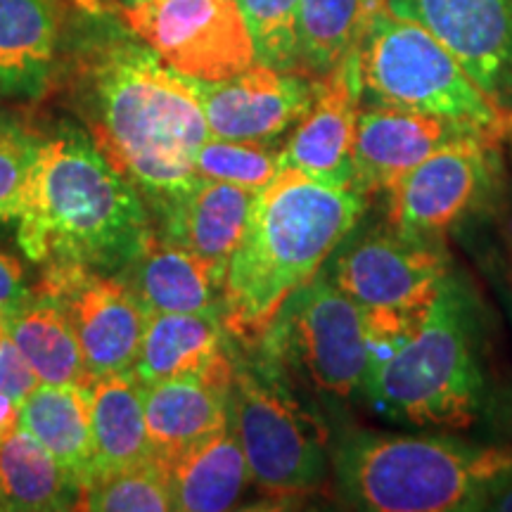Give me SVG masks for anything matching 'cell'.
<instances>
[{
  "instance_id": "cell-1",
  "label": "cell",
  "mask_w": 512,
  "mask_h": 512,
  "mask_svg": "<svg viewBox=\"0 0 512 512\" xmlns=\"http://www.w3.org/2000/svg\"><path fill=\"white\" fill-rule=\"evenodd\" d=\"M74 112L114 169L157 211L200 181L195 155L209 138L195 83L128 36L91 15L72 24L60 79Z\"/></svg>"
},
{
  "instance_id": "cell-2",
  "label": "cell",
  "mask_w": 512,
  "mask_h": 512,
  "mask_svg": "<svg viewBox=\"0 0 512 512\" xmlns=\"http://www.w3.org/2000/svg\"><path fill=\"white\" fill-rule=\"evenodd\" d=\"M17 242L41 266L119 273L155 238L136 185L81 126H60L38 147L17 216Z\"/></svg>"
},
{
  "instance_id": "cell-3",
  "label": "cell",
  "mask_w": 512,
  "mask_h": 512,
  "mask_svg": "<svg viewBox=\"0 0 512 512\" xmlns=\"http://www.w3.org/2000/svg\"><path fill=\"white\" fill-rule=\"evenodd\" d=\"M368 207L370 197L354 185L280 169L256 192L245 235L228 261L221 318L230 339L256 347L285 299L323 268Z\"/></svg>"
},
{
  "instance_id": "cell-4",
  "label": "cell",
  "mask_w": 512,
  "mask_h": 512,
  "mask_svg": "<svg viewBox=\"0 0 512 512\" xmlns=\"http://www.w3.org/2000/svg\"><path fill=\"white\" fill-rule=\"evenodd\" d=\"M339 503L368 512L484 510L512 451L441 434L349 430L330 451Z\"/></svg>"
},
{
  "instance_id": "cell-5",
  "label": "cell",
  "mask_w": 512,
  "mask_h": 512,
  "mask_svg": "<svg viewBox=\"0 0 512 512\" xmlns=\"http://www.w3.org/2000/svg\"><path fill=\"white\" fill-rule=\"evenodd\" d=\"M377 415L413 427H470L486 399L479 330L467 287L446 280L413 330L370 370L366 389Z\"/></svg>"
},
{
  "instance_id": "cell-6",
  "label": "cell",
  "mask_w": 512,
  "mask_h": 512,
  "mask_svg": "<svg viewBox=\"0 0 512 512\" xmlns=\"http://www.w3.org/2000/svg\"><path fill=\"white\" fill-rule=\"evenodd\" d=\"M363 102L432 114L460 131L498 140L512 121L486 98L463 64L418 19L389 5L377 12L356 50Z\"/></svg>"
},
{
  "instance_id": "cell-7",
  "label": "cell",
  "mask_w": 512,
  "mask_h": 512,
  "mask_svg": "<svg viewBox=\"0 0 512 512\" xmlns=\"http://www.w3.org/2000/svg\"><path fill=\"white\" fill-rule=\"evenodd\" d=\"M256 347L275 375L351 399L363 394L373 366V316L318 271L285 299Z\"/></svg>"
},
{
  "instance_id": "cell-8",
  "label": "cell",
  "mask_w": 512,
  "mask_h": 512,
  "mask_svg": "<svg viewBox=\"0 0 512 512\" xmlns=\"http://www.w3.org/2000/svg\"><path fill=\"white\" fill-rule=\"evenodd\" d=\"M228 425L245 453L252 482L271 498H302L328 479L323 432L302 403L261 361L235 354Z\"/></svg>"
},
{
  "instance_id": "cell-9",
  "label": "cell",
  "mask_w": 512,
  "mask_h": 512,
  "mask_svg": "<svg viewBox=\"0 0 512 512\" xmlns=\"http://www.w3.org/2000/svg\"><path fill=\"white\" fill-rule=\"evenodd\" d=\"M320 273L366 311L420 313L453 275V259L441 238L358 221Z\"/></svg>"
},
{
  "instance_id": "cell-10",
  "label": "cell",
  "mask_w": 512,
  "mask_h": 512,
  "mask_svg": "<svg viewBox=\"0 0 512 512\" xmlns=\"http://www.w3.org/2000/svg\"><path fill=\"white\" fill-rule=\"evenodd\" d=\"M133 36L166 67L195 81H223L256 62L238 0H140L121 8Z\"/></svg>"
},
{
  "instance_id": "cell-11",
  "label": "cell",
  "mask_w": 512,
  "mask_h": 512,
  "mask_svg": "<svg viewBox=\"0 0 512 512\" xmlns=\"http://www.w3.org/2000/svg\"><path fill=\"white\" fill-rule=\"evenodd\" d=\"M498 140L460 133L384 192V219L411 233L441 238L494 188Z\"/></svg>"
},
{
  "instance_id": "cell-12",
  "label": "cell",
  "mask_w": 512,
  "mask_h": 512,
  "mask_svg": "<svg viewBox=\"0 0 512 512\" xmlns=\"http://www.w3.org/2000/svg\"><path fill=\"white\" fill-rule=\"evenodd\" d=\"M36 294L53 299L67 316L93 377L133 368L150 313L117 273L53 264L43 271Z\"/></svg>"
},
{
  "instance_id": "cell-13",
  "label": "cell",
  "mask_w": 512,
  "mask_h": 512,
  "mask_svg": "<svg viewBox=\"0 0 512 512\" xmlns=\"http://www.w3.org/2000/svg\"><path fill=\"white\" fill-rule=\"evenodd\" d=\"M418 19L512 121V0H387Z\"/></svg>"
},
{
  "instance_id": "cell-14",
  "label": "cell",
  "mask_w": 512,
  "mask_h": 512,
  "mask_svg": "<svg viewBox=\"0 0 512 512\" xmlns=\"http://www.w3.org/2000/svg\"><path fill=\"white\" fill-rule=\"evenodd\" d=\"M209 136L273 143L304 117L316 79L254 62L223 81H195Z\"/></svg>"
},
{
  "instance_id": "cell-15",
  "label": "cell",
  "mask_w": 512,
  "mask_h": 512,
  "mask_svg": "<svg viewBox=\"0 0 512 512\" xmlns=\"http://www.w3.org/2000/svg\"><path fill=\"white\" fill-rule=\"evenodd\" d=\"M356 53L316 81L311 107L280 150V164L330 185H354V138L361 114Z\"/></svg>"
},
{
  "instance_id": "cell-16",
  "label": "cell",
  "mask_w": 512,
  "mask_h": 512,
  "mask_svg": "<svg viewBox=\"0 0 512 512\" xmlns=\"http://www.w3.org/2000/svg\"><path fill=\"white\" fill-rule=\"evenodd\" d=\"M69 31L64 0H0V98H46L60 79Z\"/></svg>"
},
{
  "instance_id": "cell-17",
  "label": "cell",
  "mask_w": 512,
  "mask_h": 512,
  "mask_svg": "<svg viewBox=\"0 0 512 512\" xmlns=\"http://www.w3.org/2000/svg\"><path fill=\"white\" fill-rule=\"evenodd\" d=\"M354 138V188L373 200L384 195L437 147L460 136L448 121L392 105L361 102Z\"/></svg>"
},
{
  "instance_id": "cell-18",
  "label": "cell",
  "mask_w": 512,
  "mask_h": 512,
  "mask_svg": "<svg viewBox=\"0 0 512 512\" xmlns=\"http://www.w3.org/2000/svg\"><path fill=\"white\" fill-rule=\"evenodd\" d=\"M235 358L207 375L171 377L143 387L145 427L159 463L228 427Z\"/></svg>"
},
{
  "instance_id": "cell-19",
  "label": "cell",
  "mask_w": 512,
  "mask_h": 512,
  "mask_svg": "<svg viewBox=\"0 0 512 512\" xmlns=\"http://www.w3.org/2000/svg\"><path fill=\"white\" fill-rule=\"evenodd\" d=\"M254 200V190L200 178L174 202L152 211L155 235L228 268L245 235Z\"/></svg>"
},
{
  "instance_id": "cell-20",
  "label": "cell",
  "mask_w": 512,
  "mask_h": 512,
  "mask_svg": "<svg viewBox=\"0 0 512 512\" xmlns=\"http://www.w3.org/2000/svg\"><path fill=\"white\" fill-rule=\"evenodd\" d=\"M117 275L147 313L221 311L223 306L226 268L157 235Z\"/></svg>"
},
{
  "instance_id": "cell-21",
  "label": "cell",
  "mask_w": 512,
  "mask_h": 512,
  "mask_svg": "<svg viewBox=\"0 0 512 512\" xmlns=\"http://www.w3.org/2000/svg\"><path fill=\"white\" fill-rule=\"evenodd\" d=\"M221 311L150 313L131 373L147 387L171 377L207 375L235 354Z\"/></svg>"
},
{
  "instance_id": "cell-22",
  "label": "cell",
  "mask_w": 512,
  "mask_h": 512,
  "mask_svg": "<svg viewBox=\"0 0 512 512\" xmlns=\"http://www.w3.org/2000/svg\"><path fill=\"white\" fill-rule=\"evenodd\" d=\"M169 477L174 510L183 512H221L240 503L242 494L252 482L247 458L235 432L226 430L211 434L164 460Z\"/></svg>"
},
{
  "instance_id": "cell-23",
  "label": "cell",
  "mask_w": 512,
  "mask_h": 512,
  "mask_svg": "<svg viewBox=\"0 0 512 512\" xmlns=\"http://www.w3.org/2000/svg\"><path fill=\"white\" fill-rule=\"evenodd\" d=\"M86 399L93 432V475L155 460L145 427L143 384L131 370L95 377L86 389Z\"/></svg>"
},
{
  "instance_id": "cell-24",
  "label": "cell",
  "mask_w": 512,
  "mask_h": 512,
  "mask_svg": "<svg viewBox=\"0 0 512 512\" xmlns=\"http://www.w3.org/2000/svg\"><path fill=\"white\" fill-rule=\"evenodd\" d=\"M19 427L79 479L93 475V432L86 389L72 384H38L19 406Z\"/></svg>"
},
{
  "instance_id": "cell-25",
  "label": "cell",
  "mask_w": 512,
  "mask_h": 512,
  "mask_svg": "<svg viewBox=\"0 0 512 512\" xmlns=\"http://www.w3.org/2000/svg\"><path fill=\"white\" fill-rule=\"evenodd\" d=\"M81 482L22 427L0 441V510H76Z\"/></svg>"
},
{
  "instance_id": "cell-26",
  "label": "cell",
  "mask_w": 512,
  "mask_h": 512,
  "mask_svg": "<svg viewBox=\"0 0 512 512\" xmlns=\"http://www.w3.org/2000/svg\"><path fill=\"white\" fill-rule=\"evenodd\" d=\"M387 0H299V72L323 79L361 46Z\"/></svg>"
},
{
  "instance_id": "cell-27",
  "label": "cell",
  "mask_w": 512,
  "mask_h": 512,
  "mask_svg": "<svg viewBox=\"0 0 512 512\" xmlns=\"http://www.w3.org/2000/svg\"><path fill=\"white\" fill-rule=\"evenodd\" d=\"M8 335L27 356L41 384H72L88 389L95 377L72 325L53 299L34 292V299L8 323Z\"/></svg>"
},
{
  "instance_id": "cell-28",
  "label": "cell",
  "mask_w": 512,
  "mask_h": 512,
  "mask_svg": "<svg viewBox=\"0 0 512 512\" xmlns=\"http://www.w3.org/2000/svg\"><path fill=\"white\" fill-rule=\"evenodd\" d=\"M76 510L166 512L174 510V494L164 465L155 458L145 465L93 475L81 486Z\"/></svg>"
},
{
  "instance_id": "cell-29",
  "label": "cell",
  "mask_w": 512,
  "mask_h": 512,
  "mask_svg": "<svg viewBox=\"0 0 512 512\" xmlns=\"http://www.w3.org/2000/svg\"><path fill=\"white\" fill-rule=\"evenodd\" d=\"M280 169V150L254 140L209 136L195 155V171L200 178L233 183L254 192L266 188Z\"/></svg>"
},
{
  "instance_id": "cell-30",
  "label": "cell",
  "mask_w": 512,
  "mask_h": 512,
  "mask_svg": "<svg viewBox=\"0 0 512 512\" xmlns=\"http://www.w3.org/2000/svg\"><path fill=\"white\" fill-rule=\"evenodd\" d=\"M252 34L256 62L299 72V0H238Z\"/></svg>"
},
{
  "instance_id": "cell-31",
  "label": "cell",
  "mask_w": 512,
  "mask_h": 512,
  "mask_svg": "<svg viewBox=\"0 0 512 512\" xmlns=\"http://www.w3.org/2000/svg\"><path fill=\"white\" fill-rule=\"evenodd\" d=\"M43 136L22 114L0 107V221H15Z\"/></svg>"
},
{
  "instance_id": "cell-32",
  "label": "cell",
  "mask_w": 512,
  "mask_h": 512,
  "mask_svg": "<svg viewBox=\"0 0 512 512\" xmlns=\"http://www.w3.org/2000/svg\"><path fill=\"white\" fill-rule=\"evenodd\" d=\"M41 384L31 368L27 356L19 351L8 335V328H0V394L15 399L19 406Z\"/></svg>"
},
{
  "instance_id": "cell-33",
  "label": "cell",
  "mask_w": 512,
  "mask_h": 512,
  "mask_svg": "<svg viewBox=\"0 0 512 512\" xmlns=\"http://www.w3.org/2000/svg\"><path fill=\"white\" fill-rule=\"evenodd\" d=\"M34 299L24 278L22 266L10 254L0 252V328H8V323L19 311Z\"/></svg>"
},
{
  "instance_id": "cell-34",
  "label": "cell",
  "mask_w": 512,
  "mask_h": 512,
  "mask_svg": "<svg viewBox=\"0 0 512 512\" xmlns=\"http://www.w3.org/2000/svg\"><path fill=\"white\" fill-rule=\"evenodd\" d=\"M19 430V403L0 394V441L12 437Z\"/></svg>"
},
{
  "instance_id": "cell-35",
  "label": "cell",
  "mask_w": 512,
  "mask_h": 512,
  "mask_svg": "<svg viewBox=\"0 0 512 512\" xmlns=\"http://www.w3.org/2000/svg\"><path fill=\"white\" fill-rule=\"evenodd\" d=\"M484 510H512V472L494 486V491L486 498Z\"/></svg>"
},
{
  "instance_id": "cell-36",
  "label": "cell",
  "mask_w": 512,
  "mask_h": 512,
  "mask_svg": "<svg viewBox=\"0 0 512 512\" xmlns=\"http://www.w3.org/2000/svg\"><path fill=\"white\" fill-rule=\"evenodd\" d=\"M74 5H79L83 12H91V15H102L105 12L100 0H74Z\"/></svg>"
},
{
  "instance_id": "cell-37",
  "label": "cell",
  "mask_w": 512,
  "mask_h": 512,
  "mask_svg": "<svg viewBox=\"0 0 512 512\" xmlns=\"http://www.w3.org/2000/svg\"><path fill=\"white\" fill-rule=\"evenodd\" d=\"M117 3L121 5V8H126V5H136V3H140V0H117Z\"/></svg>"
}]
</instances>
